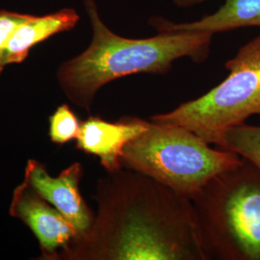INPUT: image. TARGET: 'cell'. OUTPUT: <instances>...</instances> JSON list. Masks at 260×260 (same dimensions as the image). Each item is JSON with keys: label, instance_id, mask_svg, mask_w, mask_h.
Instances as JSON below:
<instances>
[{"label": "cell", "instance_id": "cell-14", "mask_svg": "<svg viewBox=\"0 0 260 260\" xmlns=\"http://www.w3.org/2000/svg\"><path fill=\"white\" fill-rule=\"evenodd\" d=\"M208 0H172L174 5L178 8H191L193 6L205 3Z\"/></svg>", "mask_w": 260, "mask_h": 260}, {"label": "cell", "instance_id": "cell-3", "mask_svg": "<svg viewBox=\"0 0 260 260\" xmlns=\"http://www.w3.org/2000/svg\"><path fill=\"white\" fill-rule=\"evenodd\" d=\"M191 201L207 260H260L259 168L243 158Z\"/></svg>", "mask_w": 260, "mask_h": 260}, {"label": "cell", "instance_id": "cell-5", "mask_svg": "<svg viewBox=\"0 0 260 260\" xmlns=\"http://www.w3.org/2000/svg\"><path fill=\"white\" fill-rule=\"evenodd\" d=\"M224 67L229 75L209 92L149 121L185 127L220 148L228 130L260 115V35L242 46Z\"/></svg>", "mask_w": 260, "mask_h": 260}, {"label": "cell", "instance_id": "cell-1", "mask_svg": "<svg viewBox=\"0 0 260 260\" xmlns=\"http://www.w3.org/2000/svg\"><path fill=\"white\" fill-rule=\"evenodd\" d=\"M91 230L68 259L207 260L191 199L122 168L99 181Z\"/></svg>", "mask_w": 260, "mask_h": 260}, {"label": "cell", "instance_id": "cell-12", "mask_svg": "<svg viewBox=\"0 0 260 260\" xmlns=\"http://www.w3.org/2000/svg\"><path fill=\"white\" fill-rule=\"evenodd\" d=\"M81 126L77 116L69 105L62 104L49 117V137L58 145L76 140Z\"/></svg>", "mask_w": 260, "mask_h": 260}, {"label": "cell", "instance_id": "cell-6", "mask_svg": "<svg viewBox=\"0 0 260 260\" xmlns=\"http://www.w3.org/2000/svg\"><path fill=\"white\" fill-rule=\"evenodd\" d=\"M82 177L83 168L78 162L62 171L58 177H53L48 174L44 164L29 160L23 180L74 226L77 233L76 240L89 233L94 219L79 190Z\"/></svg>", "mask_w": 260, "mask_h": 260}, {"label": "cell", "instance_id": "cell-8", "mask_svg": "<svg viewBox=\"0 0 260 260\" xmlns=\"http://www.w3.org/2000/svg\"><path fill=\"white\" fill-rule=\"evenodd\" d=\"M149 126V121L137 117H122L108 121L99 116H90L81 121L76 138V149L100 159L108 174L122 169L121 157L123 148Z\"/></svg>", "mask_w": 260, "mask_h": 260}, {"label": "cell", "instance_id": "cell-7", "mask_svg": "<svg viewBox=\"0 0 260 260\" xmlns=\"http://www.w3.org/2000/svg\"><path fill=\"white\" fill-rule=\"evenodd\" d=\"M10 214L34 233L44 258H58V250L67 251L77 239L74 226L65 217L24 181L14 190Z\"/></svg>", "mask_w": 260, "mask_h": 260}, {"label": "cell", "instance_id": "cell-10", "mask_svg": "<svg viewBox=\"0 0 260 260\" xmlns=\"http://www.w3.org/2000/svg\"><path fill=\"white\" fill-rule=\"evenodd\" d=\"M79 19V14L72 8H64L42 17L31 15L17 28L10 40L6 65L22 63L31 48L56 34L74 29Z\"/></svg>", "mask_w": 260, "mask_h": 260}, {"label": "cell", "instance_id": "cell-11", "mask_svg": "<svg viewBox=\"0 0 260 260\" xmlns=\"http://www.w3.org/2000/svg\"><path fill=\"white\" fill-rule=\"evenodd\" d=\"M220 148L235 152L260 169V125L243 123L228 130Z\"/></svg>", "mask_w": 260, "mask_h": 260}, {"label": "cell", "instance_id": "cell-4", "mask_svg": "<svg viewBox=\"0 0 260 260\" xmlns=\"http://www.w3.org/2000/svg\"><path fill=\"white\" fill-rule=\"evenodd\" d=\"M235 152L212 148L191 130L149 121V126L125 145L121 167L143 174L192 199L212 178L241 164Z\"/></svg>", "mask_w": 260, "mask_h": 260}, {"label": "cell", "instance_id": "cell-13", "mask_svg": "<svg viewBox=\"0 0 260 260\" xmlns=\"http://www.w3.org/2000/svg\"><path fill=\"white\" fill-rule=\"evenodd\" d=\"M31 15L0 10V75L6 67V51L10 40L19 25Z\"/></svg>", "mask_w": 260, "mask_h": 260}, {"label": "cell", "instance_id": "cell-2", "mask_svg": "<svg viewBox=\"0 0 260 260\" xmlns=\"http://www.w3.org/2000/svg\"><path fill=\"white\" fill-rule=\"evenodd\" d=\"M82 1L92 40L82 53L59 67L57 79L66 96L87 112L98 92L114 80L138 74L165 75L178 59L189 58L201 64L209 57L211 33L157 32L153 37H122L103 22L94 0Z\"/></svg>", "mask_w": 260, "mask_h": 260}, {"label": "cell", "instance_id": "cell-9", "mask_svg": "<svg viewBox=\"0 0 260 260\" xmlns=\"http://www.w3.org/2000/svg\"><path fill=\"white\" fill-rule=\"evenodd\" d=\"M149 24L157 32L200 31L211 34L238 28L260 27V0H225L211 15L191 22H174L162 17H151Z\"/></svg>", "mask_w": 260, "mask_h": 260}]
</instances>
